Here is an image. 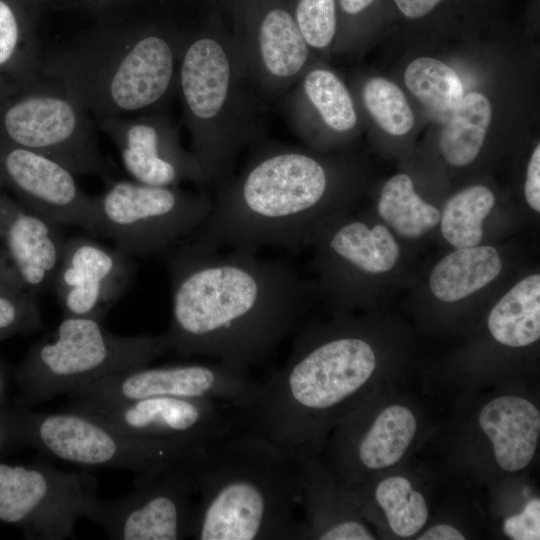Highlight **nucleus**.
<instances>
[{"instance_id": "23", "label": "nucleus", "mask_w": 540, "mask_h": 540, "mask_svg": "<svg viewBox=\"0 0 540 540\" xmlns=\"http://www.w3.org/2000/svg\"><path fill=\"white\" fill-rule=\"evenodd\" d=\"M502 261L492 246L457 248L433 269L430 288L444 302L461 300L494 280Z\"/></svg>"}, {"instance_id": "7", "label": "nucleus", "mask_w": 540, "mask_h": 540, "mask_svg": "<svg viewBox=\"0 0 540 540\" xmlns=\"http://www.w3.org/2000/svg\"><path fill=\"white\" fill-rule=\"evenodd\" d=\"M9 440L35 447L77 465L154 474L190 457L148 439L113 428L82 412L2 411Z\"/></svg>"}, {"instance_id": "21", "label": "nucleus", "mask_w": 540, "mask_h": 540, "mask_svg": "<svg viewBox=\"0 0 540 540\" xmlns=\"http://www.w3.org/2000/svg\"><path fill=\"white\" fill-rule=\"evenodd\" d=\"M33 0H0V73L21 88L40 85L42 58L29 6Z\"/></svg>"}, {"instance_id": "3", "label": "nucleus", "mask_w": 540, "mask_h": 540, "mask_svg": "<svg viewBox=\"0 0 540 540\" xmlns=\"http://www.w3.org/2000/svg\"><path fill=\"white\" fill-rule=\"evenodd\" d=\"M330 185L327 165L313 154L264 146L216 189L211 211L186 240L210 250H295L314 238Z\"/></svg>"}, {"instance_id": "15", "label": "nucleus", "mask_w": 540, "mask_h": 540, "mask_svg": "<svg viewBox=\"0 0 540 540\" xmlns=\"http://www.w3.org/2000/svg\"><path fill=\"white\" fill-rule=\"evenodd\" d=\"M75 176L52 158L0 140V183L48 220L98 234L96 196L85 193Z\"/></svg>"}, {"instance_id": "22", "label": "nucleus", "mask_w": 540, "mask_h": 540, "mask_svg": "<svg viewBox=\"0 0 540 540\" xmlns=\"http://www.w3.org/2000/svg\"><path fill=\"white\" fill-rule=\"evenodd\" d=\"M325 236L327 255L343 265L366 274H380L393 268L400 250L390 231L381 224L369 227L352 220L335 226Z\"/></svg>"}, {"instance_id": "38", "label": "nucleus", "mask_w": 540, "mask_h": 540, "mask_svg": "<svg viewBox=\"0 0 540 540\" xmlns=\"http://www.w3.org/2000/svg\"><path fill=\"white\" fill-rule=\"evenodd\" d=\"M419 540H464V535L456 528L440 524L427 530Z\"/></svg>"}, {"instance_id": "42", "label": "nucleus", "mask_w": 540, "mask_h": 540, "mask_svg": "<svg viewBox=\"0 0 540 540\" xmlns=\"http://www.w3.org/2000/svg\"><path fill=\"white\" fill-rule=\"evenodd\" d=\"M84 1H86L87 4H90V5L100 6V5L109 4V2L115 1V0H84Z\"/></svg>"}, {"instance_id": "2", "label": "nucleus", "mask_w": 540, "mask_h": 540, "mask_svg": "<svg viewBox=\"0 0 540 540\" xmlns=\"http://www.w3.org/2000/svg\"><path fill=\"white\" fill-rule=\"evenodd\" d=\"M188 461L199 488L191 538H299L301 468L294 452L233 428Z\"/></svg>"}, {"instance_id": "13", "label": "nucleus", "mask_w": 540, "mask_h": 540, "mask_svg": "<svg viewBox=\"0 0 540 540\" xmlns=\"http://www.w3.org/2000/svg\"><path fill=\"white\" fill-rule=\"evenodd\" d=\"M225 406L229 405L163 396L113 405L71 403L68 408L193 457L236 426Z\"/></svg>"}, {"instance_id": "11", "label": "nucleus", "mask_w": 540, "mask_h": 540, "mask_svg": "<svg viewBox=\"0 0 540 540\" xmlns=\"http://www.w3.org/2000/svg\"><path fill=\"white\" fill-rule=\"evenodd\" d=\"M260 385L247 370L216 361L147 365L80 385L67 395L71 403L93 405L168 396L211 400L243 410L255 401Z\"/></svg>"}, {"instance_id": "30", "label": "nucleus", "mask_w": 540, "mask_h": 540, "mask_svg": "<svg viewBox=\"0 0 540 540\" xmlns=\"http://www.w3.org/2000/svg\"><path fill=\"white\" fill-rule=\"evenodd\" d=\"M375 498L385 512L390 528L398 536L416 534L427 520L424 497L404 477L382 480L375 489Z\"/></svg>"}, {"instance_id": "17", "label": "nucleus", "mask_w": 540, "mask_h": 540, "mask_svg": "<svg viewBox=\"0 0 540 540\" xmlns=\"http://www.w3.org/2000/svg\"><path fill=\"white\" fill-rule=\"evenodd\" d=\"M233 38L260 98L284 96L310 67L311 49L284 8L266 9Z\"/></svg>"}, {"instance_id": "28", "label": "nucleus", "mask_w": 540, "mask_h": 540, "mask_svg": "<svg viewBox=\"0 0 540 540\" xmlns=\"http://www.w3.org/2000/svg\"><path fill=\"white\" fill-rule=\"evenodd\" d=\"M494 204V194L485 186H471L458 192L443 210L444 238L456 248L477 246L482 240L483 221Z\"/></svg>"}, {"instance_id": "10", "label": "nucleus", "mask_w": 540, "mask_h": 540, "mask_svg": "<svg viewBox=\"0 0 540 540\" xmlns=\"http://www.w3.org/2000/svg\"><path fill=\"white\" fill-rule=\"evenodd\" d=\"M98 501L97 479L88 472L0 463V522L18 526L29 539L69 537L79 517L90 520Z\"/></svg>"}, {"instance_id": "16", "label": "nucleus", "mask_w": 540, "mask_h": 540, "mask_svg": "<svg viewBox=\"0 0 540 540\" xmlns=\"http://www.w3.org/2000/svg\"><path fill=\"white\" fill-rule=\"evenodd\" d=\"M132 261L87 237L65 240L53 286L64 316L102 320L132 278Z\"/></svg>"}, {"instance_id": "6", "label": "nucleus", "mask_w": 540, "mask_h": 540, "mask_svg": "<svg viewBox=\"0 0 540 540\" xmlns=\"http://www.w3.org/2000/svg\"><path fill=\"white\" fill-rule=\"evenodd\" d=\"M166 352L163 333L122 336L106 330L100 320L64 316L19 368L17 402L47 401L97 379L150 365Z\"/></svg>"}, {"instance_id": "25", "label": "nucleus", "mask_w": 540, "mask_h": 540, "mask_svg": "<svg viewBox=\"0 0 540 540\" xmlns=\"http://www.w3.org/2000/svg\"><path fill=\"white\" fill-rule=\"evenodd\" d=\"M492 107L488 98L472 92L462 97L440 134L439 146L446 161L466 166L479 154L491 122Z\"/></svg>"}, {"instance_id": "40", "label": "nucleus", "mask_w": 540, "mask_h": 540, "mask_svg": "<svg viewBox=\"0 0 540 540\" xmlns=\"http://www.w3.org/2000/svg\"><path fill=\"white\" fill-rule=\"evenodd\" d=\"M21 89L17 83L0 73V104Z\"/></svg>"}, {"instance_id": "33", "label": "nucleus", "mask_w": 540, "mask_h": 540, "mask_svg": "<svg viewBox=\"0 0 540 540\" xmlns=\"http://www.w3.org/2000/svg\"><path fill=\"white\" fill-rule=\"evenodd\" d=\"M41 326L40 312L31 298L0 289V337Z\"/></svg>"}, {"instance_id": "27", "label": "nucleus", "mask_w": 540, "mask_h": 540, "mask_svg": "<svg viewBox=\"0 0 540 540\" xmlns=\"http://www.w3.org/2000/svg\"><path fill=\"white\" fill-rule=\"evenodd\" d=\"M378 213L399 235L417 238L434 228L440 213L415 192L411 178L397 174L384 185L378 202Z\"/></svg>"}, {"instance_id": "26", "label": "nucleus", "mask_w": 540, "mask_h": 540, "mask_svg": "<svg viewBox=\"0 0 540 540\" xmlns=\"http://www.w3.org/2000/svg\"><path fill=\"white\" fill-rule=\"evenodd\" d=\"M416 432L412 412L394 405L383 410L357 445V457L368 469H382L400 460Z\"/></svg>"}, {"instance_id": "35", "label": "nucleus", "mask_w": 540, "mask_h": 540, "mask_svg": "<svg viewBox=\"0 0 540 540\" xmlns=\"http://www.w3.org/2000/svg\"><path fill=\"white\" fill-rule=\"evenodd\" d=\"M525 198L529 206L540 211V146L534 149L527 168Z\"/></svg>"}, {"instance_id": "37", "label": "nucleus", "mask_w": 540, "mask_h": 540, "mask_svg": "<svg viewBox=\"0 0 540 540\" xmlns=\"http://www.w3.org/2000/svg\"><path fill=\"white\" fill-rule=\"evenodd\" d=\"M441 0H394L399 10L409 18L428 14Z\"/></svg>"}, {"instance_id": "41", "label": "nucleus", "mask_w": 540, "mask_h": 540, "mask_svg": "<svg viewBox=\"0 0 540 540\" xmlns=\"http://www.w3.org/2000/svg\"><path fill=\"white\" fill-rule=\"evenodd\" d=\"M6 440H9L8 433L4 425V422L0 416V449L3 447Z\"/></svg>"}, {"instance_id": "12", "label": "nucleus", "mask_w": 540, "mask_h": 540, "mask_svg": "<svg viewBox=\"0 0 540 540\" xmlns=\"http://www.w3.org/2000/svg\"><path fill=\"white\" fill-rule=\"evenodd\" d=\"M199 488L188 459L154 474L138 475L125 496L99 500L90 520L115 540L191 537Z\"/></svg>"}, {"instance_id": "31", "label": "nucleus", "mask_w": 540, "mask_h": 540, "mask_svg": "<svg viewBox=\"0 0 540 540\" xmlns=\"http://www.w3.org/2000/svg\"><path fill=\"white\" fill-rule=\"evenodd\" d=\"M363 104L387 133L400 136L408 133L414 125V114L402 90L382 77L369 79L363 86Z\"/></svg>"}, {"instance_id": "34", "label": "nucleus", "mask_w": 540, "mask_h": 540, "mask_svg": "<svg viewBox=\"0 0 540 540\" xmlns=\"http://www.w3.org/2000/svg\"><path fill=\"white\" fill-rule=\"evenodd\" d=\"M504 533L514 540L540 539V500L529 501L523 511L507 518L503 525Z\"/></svg>"}, {"instance_id": "24", "label": "nucleus", "mask_w": 540, "mask_h": 540, "mask_svg": "<svg viewBox=\"0 0 540 540\" xmlns=\"http://www.w3.org/2000/svg\"><path fill=\"white\" fill-rule=\"evenodd\" d=\"M488 328L501 344L527 346L540 337V276L524 278L494 306Z\"/></svg>"}, {"instance_id": "39", "label": "nucleus", "mask_w": 540, "mask_h": 540, "mask_svg": "<svg viewBox=\"0 0 540 540\" xmlns=\"http://www.w3.org/2000/svg\"><path fill=\"white\" fill-rule=\"evenodd\" d=\"M374 0H339L342 10L348 15H356L365 10Z\"/></svg>"}, {"instance_id": "18", "label": "nucleus", "mask_w": 540, "mask_h": 540, "mask_svg": "<svg viewBox=\"0 0 540 540\" xmlns=\"http://www.w3.org/2000/svg\"><path fill=\"white\" fill-rule=\"evenodd\" d=\"M284 103L294 133L307 142L317 125L345 134L358 122L349 90L327 68L310 66L284 95Z\"/></svg>"}, {"instance_id": "32", "label": "nucleus", "mask_w": 540, "mask_h": 540, "mask_svg": "<svg viewBox=\"0 0 540 540\" xmlns=\"http://www.w3.org/2000/svg\"><path fill=\"white\" fill-rule=\"evenodd\" d=\"M293 17L311 50L332 44L337 29L335 0H298Z\"/></svg>"}, {"instance_id": "5", "label": "nucleus", "mask_w": 540, "mask_h": 540, "mask_svg": "<svg viewBox=\"0 0 540 540\" xmlns=\"http://www.w3.org/2000/svg\"><path fill=\"white\" fill-rule=\"evenodd\" d=\"M177 92L206 185L217 189L260 133L259 98L233 37L217 31L185 36Z\"/></svg>"}, {"instance_id": "20", "label": "nucleus", "mask_w": 540, "mask_h": 540, "mask_svg": "<svg viewBox=\"0 0 540 540\" xmlns=\"http://www.w3.org/2000/svg\"><path fill=\"white\" fill-rule=\"evenodd\" d=\"M479 424L502 469L517 471L530 463L540 434V413L531 402L516 396L495 398L480 412Z\"/></svg>"}, {"instance_id": "19", "label": "nucleus", "mask_w": 540, "mask_h": 540, "mask_svg": "<svg viewBox=\"0 0 540 540\" xmlns=\"http://www.w3.org/2000/svg\"><path fill=\"white\" fill-rule=\"evenodd\" d=\"M0 207L9 254L20 280L33 290L53 285L65 240L59 225L33 212Z\"/></svg>"}, {"instance_id": "1", "label": "nucleus", "mask_w": 540, "mask_h": 540, "mask_svg": "<svg viewBox=\"0 0 540 540\" xmlns=\"http://www.w3.org/2000/svg\"><path fill=\"white\" fill-rule=\"evenodd\" d=\"M244 249L210 250L184 240L164 253L171 318L168 351L247 370L296 332L306 285L284 259Z\"/></svg>"}, {"instance_id": "29", "label": "nucleus", "mask_w": 540, "mask_h": 540, "mask_svg": "<svg viewBox=\"0 0 540 540\" xmlns=\"http://www.w3.org/2000/svg\"><path fill=\"white\" fill-rule=\"evenodd\" d=\"M404 81L420 102L437 111L451 112L463 97V85L458 75L434 58L421 57L412 61L405 70Z\"/></svg>"}, {"instance_id": "36", "label": "nucleus", "mask_w": 540, "mask_h": 540, "mask_svg": "<svg viewBox=\"0 0 540 540\" xmlns=\"http://www.w3.org/2000/svg\"><path fill=\"white\" fill-rule=\"evenodd\" d=\"M374 537L358 521L345 522L330 531L324 540H372Z\"/></svg>"}, {"instance_id": "14", "label": "nucleus", "mask_w": 540, "mask_h": 540, "mask_svg": "<svg viewBox=\"0 0 540 540\" xmlns=\"http://www.w3.org/2000/svg\"><path fill=\"white\" fill-rule=\"evenodd\" d=\"M98 122L115 144L132 180L166 187H179L184 181L206 185L196 157L183 148L176 128L163 111Z\"/></svg>"}, {"instance_id": "8", "label": "nucleus", "mask_w": 540, "mask_h": 540, "mask_svg": "<svg viewBox=\"0 0 540 540\" xmlns=\"http://www.w3.org/2000/svg\"><path fill=\"white\" fill-rule=\"evenodd\" d=\"M107 182L96 196L97 232L129 257L164 254L189 238L213 205L207 194L179 187Z\"/></svg>"}, {"instance_id": "4", "label": "nucleus", "mask_w": 540, "mask_h": 540, "mask_svg": "<svg viewBox=\"0 0 540 540\" xmlns=\"http://www.w3.org/2000/svg\"><path fill=\"white\" fill-rule=\"evenodd\" d=\"M184 40L152 25L105 27L42 58L41 73L98 121L156 111L177 92Z\"/></svg>"}, {"instance_id": "43", "label": "nucleus", "mask_w": 540, "mask_h": 540, "mask_svg": "<svg viewBox=\"0 0 540 540\" xmlns=\"http://www.w3.org/2000/svg\"><path fill=\"white\" fill-rule=\"evenodd\" d=\"M33 1H36V0H33Z\"/></svg>"}, {"instance_id": "9", "label": "nucleus", "mask_w": 540, "mask_h": 540, "mask_svg": "<svg viewBox=\"0 0 540 540\" xmlns=\"http://www.w3.org/2000/svg\"><path fill=\"white\" fill-rule=\"evenodd\" d=\"M87 110L60 84L46 79L0 104V140L56 160L75 175L110 180Z\"/></svg>"}]
</instances>
